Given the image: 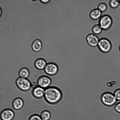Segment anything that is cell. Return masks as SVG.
Returning a JSON list of instances; mask_svg holds the SVG:
<instances>
[{"label":"cell","mask_w":120,"mask_h":120,"mask_svg":"<svg viewBox=\"0 0 120 120\" xmlns=\"http://www.w3.org/2000/svg\"><path fill=\"white\" fill-rule=\"evenodd\" d=\"M40 116L42 120H49L51 117V114L49 111L45 110L41 112Z\"/></svg>","instance_id":"16"},{"label":"cell","mask_w":120,"mask_h":120,"mask_svg":"<svg viewBox=\"0 0 120 120\" xmlns=\"http://www.w3.org/2000/svg\"><path fill=\"white\" fill-rule=\"evenodd\" d=\"M15 116L14 111L9 108L3 110L0 113V118L1 120H12Z\"/></svg>","instance_id":"8"},{"label":"cell","mask_w":120,"mask_h":120,"mask_svg":"<svg viewBox=\"0 0 120 120\" xmlns=\"http://www.w3.org/2000/svg\"><path fill=\"white\" fill-rule=\"evenodd\" d=\"M42 47V43L41 41L39 39H35L31 45L32 49L34 51L38 52L40 51Z\"/></svg>","instance_id":"13"},{"label":"cell","mask_w":120,"mask_h":120,"mask_svg":"<svg viewBox=\"0 0 120 120\" xmlns=\"http://www.w3.org/2000/svg\"><path fill=\"white\" fill-rule=\"evenodd\" d=\"M115 109L117 112L120 113V102H118L117 101L115 106Z\"/></svg>","instance_id":"22"},{"label":"cell","mask_w":120,"mask_h":120,"mask_svg":"<svg viewBox=\"0 0 120 120\" xmlns=\"http://www.w3.org/2000/svg\"><path fill=\"white\" fill-rule=\"evenodd\" d=\"M103 103L108 106H112L115 104L117 100L114 94L111 93L106 92L103 94L101 97Z\"/></svg>","instance_id":"2"},{"label":"cell","mask_w":120,"mask_h":120,"mask_svg":"<svg viewBox=\"0 0 120 120\" xmlns=\"http://www.w3.org/2000/svg\"><path fill=\"white\" fill-rule=\"evenodd\" d=\"M113 94L117 100L120 101V89L116 90Z\"/></svg>","instance_id":"21"},{"label":"cell","mask_w":120,"mask_h":120,"mask_svg":"<svg viewBox=\"0 0 120 120\" xmlns=\"http://www.w3.org/2000/svg\"><path fill=\"white\" fill-rule=\"evenodd\" d=\"M15 83L18 88L23 91H27L31 88V82L27 78L19 77L16 79Z\"/></svg>","instance_id":"3"},{"label":"cell","mask_w":120,"mask_h":120,"mask_svg":"<svg viewBox=\"0 0 120 120\" xmlns=\"http://www.w3.org/2000/svg\"><path fill=\"white\" fill-rule=\"evenodd\" d=\"M38 86L37 83H36L35 82H31V88L34 89L37 86Z\"/></svg>","instance_id":"23"},{"label":"cell","mask_w":120,"mask_h":120,"mask_svg":"<svg viewBox=\"0 0 120 120\" xmlns=\"http://www.w3.org/2000/svg\"><path fill=\"white\" fill-rule=\"evenodd\" d=\"M119 49L120 51V47H119Z\"/></svg>","instance_id":"26"},{"label":"cell","mask_w":120,"mask_h":120,"mask_svg":"<svg viewBox=\"0 0 120 120\" xmlns=\"http://www.w3.org/2000/svg\"><path fill=\"white\" fill-rule=\"evenodd\" d=\"M45 90L39 86L33 89L32 93L33 96L37 99H41L44 97Z\"/></svg>","instance_id":"10"},{"label":"cell","mask_w":120,"mask_h":120,"mask_svg":"<svg viewBox=\"0 0 120 120\" xmlns=\"http://www.w3.org/2000/svg\"><path fill=\"white\" fill-rule=\"evenodd\" d=\"M86 39L88 44L92 47L98 46L99 40L98 37L96 35L93 34H88L86 37Z\"/></svg>","instance_id":"9"},{"label":"cell","mask_w":120,"mask_h":120,"mask_svg":"<svg viewBox=\"0 0 120 120\" xmlns=\"http://www.w3.org/2000/svg\"><path fill=\"white\" fill-rule=\"evenodd\" d=\"M28 120H42L40 116L37 114H34L31 115Z\"/></svg>","instance_id":"20"},{"label":"cell","mask_w":120,"mask_h":120,"mask_svg":"<svg viewBox=\"0 0 120 120\" xmlns=\"http://www.w3.org/2000/svg\"><path fill=\"white\" fill-rule=\"evenodd\" d=\"M47 64L46 61L44 59L39 58L35 60L34 64L35 67L37 69L42 70L44 69Z\"/></svg>","instance_id":"12"},{"label":"cell","mask_w":120,"mask_h":120,"mask_svg":"<svg viewBox=\"0 0 120 120\" xmlns=\"http://www.w3.org/2000/svg\"><path fill=\"white\" fill-rule=\"evenodd\" d=\"M98 46L99 50L104 53L109 52L112 48V45L110 41L105 38H102L99 40Z\"/></svg>","instance_id":"4"},{"label":"cell","mask_w":120,"mask_h":120,"mask_svg":"<svg viewBox=\"0 0 120 120\" xmlns=\"http://www.w3.org/2000/svg\"><path fill=\"white\" fill-rule=\"evenodd\" d=\"M50 0H40L39 1L41 3H44V4H47L49 2Z\"/></svg>","instance_id":"24"},{"label":"cell","mask_w":120,"mask_h":120,"mask_svg":"<svg viewBox=\"0 0 120 120\" xmlns=\"http://www.w3.org/2000/svg\"><path fill=\"white\" fill-rule=\"evenodd\" d=\"M99 23V25L103 30H106L111 26L112 23V20L110 16L108 15H105L101 18Z\"/></svg>","instance_id":"6"},{"label":"cell","mask_w":120,"mask_h":120,"mask_svg":"<svg viewBox=\"0 0 120 120\" xmlns=\"http://www.w3.org/2000/svg\"><path fill=\"white\" fill-rule=\"evenodd\" d=\"M119 0V2H120V0Z\"/></svg>","instance_id":"27"},{"label":"cell","mask_w":120,"mask_h":120,"mask_svg":"<svg viewBox=\"0 0 120 120\" xmlns=\"http://www.w3.org/2000/svg\"><path fill=\"white\" fill-rule=\"evenodd\" d=\"M30 72L29 70L26 68L23 67L19 70L18 75L19 77L27 78L29 76Z\"/></svg>","instance_id":"15"},{"label":"cell","mask_w":120,"mask_h":120,"mask_svg":"<svg viewBox=\"0 0 120 120\" xmlns=\"http://www.w3.org/2000/svg\"><path fill=\"white\" fill-rule=\"evenodd\" d=\"M0 8V16L1 17L2 14V10L1 7Z\"/></svg>","instance_id":"25"},{"label":"cell","mask_w":120,"mask_h":120,"mask_svg":"<svg viewBox=\"0 0 120 120\" xmlns=\"http://www.w3.org/2000/svg\"><path fill=\"white\" fill-rule=\"evenodd\" d=\"M120 3L119 0H110L109 2L110 6L113 8H117L119 5Z\"/></svg>","instance_id":"18"},{"label":"cell","mask_w":120,"mask_h":120,"mask_svg":"<svg viewBox=\"0 0 120 120\" xmlns=\"http://www.w3.org/2000/svg\"><path fill=\"white\" fill-rule=\"evenodd\" d=\"M103 29L99 24H96L92 28V31L95 35L99 34L102 31Z\"/></svg>","instance_id":"17"},{"label":"cell","mask_w":120,"mask_h":120,"mask_svg":"<svg viewBox=\"0 0 120 120\" xmlns=\"http://www.w3.org/2000/svg\"><path fill=\"white\" fill-rule=\"evenodd\" d=\"M107 8V6L104 3L100 4L98 6V9L101 12L105 11Z\"/></svg>","instance_id":"19"},{"label":"cell","mask_w":120,"mask_h":120,"mask_svg":"<svg viewBox=\"0 0 120 120\" xmlns=\"http://www.w3.org/2000/svg\"><path fill=\"white\" fill-rule=\"evenodd\" d=\"M45 73L49 75L53 76L56 75L59 71L58 65L53 62L47 63L44 69Z\"/></svg>","instance_id":"5"},{"label":"cell","mask_w":120,"mask_h":120,"mask_svg":"<svg viewBox=\"0 0 120 120\" xmlns=\"http://www.w3.org/2000/svg\"><path fill=\"white\" fill-rule=\"evenodd\" d=\"M62 97V91L57 87L52 86L45 89L44 98L46 102L49 104L57 103L61 101Z\"/></svg>","instance_id":"1"},{"label":"cell","mask_w":120,"mask_h":120,"mask_svg":"<svg viewBox=\"0 0 120 120\" xmlns=\"http://www.w3.org/2000/svg\"><path fill=\"white\" fill-rule=\"evenodd\" d=\"M24 104L22 99L19 97L15 98L12 102V106L13 109L16 110H19L22 109Z\"/></svg>","instance_id":"11"},{"label":"cell","mask_w":120,"mask_h":120,"mask_svg":"<svg viewBox=\"0 0 120 120\" xmlns=\"http://www.w3.org/2000/svg\"><path fill=\"white\" fill-rule=\"evenodd\" d=\"M101 14L102 12L98 8L92 10L90 12L89 15L91 19L97 20L101 18Z\"/></svg>","instance_id":"14"},{"label":"cell","mask_w":120,"mask_h":120,"mask_svg":"<svg viewBox=\"0 0 120 120\" xmlns=\"http://www.w3.org/2000/svg\"><path fill=\"white\" fill-rule=\"evenodd\" d=\"M52 82V79L50 77L44 75L38 78L37 83L38 86L45 89L50 86Z\"/></svg>","instance_id":"7"}]
</instances>
